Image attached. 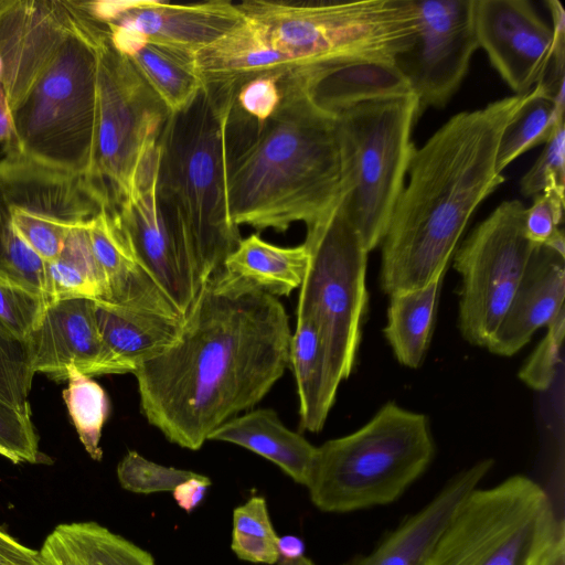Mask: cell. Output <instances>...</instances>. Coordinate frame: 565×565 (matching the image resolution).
Returning <instances> with one entry per match:
<instances>
[{
  "label": "cell",
  "mask_w": 565,
  "mask_h": 565,
  "mask_svg": "<svg viewBox=\"0 0 565 565\" xmlns=\"http://www.w3.org/2000/svg\"><path fill=\"white\" fill-rule=\"evenodd\" d=\"M415 96L371 100L334 116L341 206L367 252L382 243L415 151Z\"/></svg>",
  "instance_id": "cell-8"
},
{
  "label": "cell",
  "mask_w": 565,
  "mask_h": 565,
  "mask_svg": "<svg viewBox=\"0 0 565 565\" xmlns=\"http://www.w3.org/2000/svg\"><path fill=\"white\" fill-rule=\"evenodd\" d=\"M78 3L98 22L136 32L150 42L193 55L245 21L237 3L225 0L190 4L157 0Z\"/></svg>",
  "instance_id": "cell-15"
},
{
  "label": "cell",
  "mask_w": 565,
  "mask_h": 565,
  "mask_svg": "<svg viewBox=\"0 0 565 565\" xmlns=\"http://www.w3.org/2000/svg\"><path fill=\"white\" fill-rule=\"evenodd\" d=\"M87 226L94 254L106 277L107 303L182 322L183 316L138 259L118 210L103 207Z\"/></svg>",
  "instance_id": "cell-21"
},
{
  "label": "cell",
  "mask_w": 565,
  "mask_h": 565,
  "mask_svg": "<svg viewBox=\"0 0 565 565\" xmlns=\"http://www.w3.org/2000/svg\"><path fill=\"white\" fill-rule=\"evenodd\" d=\"M14 228L28 245L44 260H55L71 227L28 212L10 207Z\"/></svg>",
  "instance_id": "cell-44"
},
{
  "label": "cell",
  "mask_w": 565,
  "mask_h": 565,
  "mask_svg": "<svg viewBox=\"0 0 565 565\" xmlns=\"http://www.w3.org/2000/svg\"><path fill=\"white\" fill-rule=\"evenodd\" d=\"M49 301L43 295L0 285V321L22 340L26 341L39 326Z\"/></svg>",
  "instance_id": "cell-42"
},
{
  "label": "cell",
  "mask_w": 565,
  "mask_h": 565,
  "mask_svg": "<svg viewBox=\"0 0 565 565\" xmlns=\"http://www.w3.org/2000/svg\"><path fill=\"white\" fill-rule=\"evenodd\" d=\"M443 277L424 287L390 296L384 334L397 361L407 367L416 369L424 360Z\"/></svg>",
  "instance_id": "cell-31"
},
{
  "label": "cell",
  "mask_w": 565,
  "mask_h": 565,
  "mask_svg": "<svg viewBox=\"0 0 565 565\" xmlns=\"http://www.w3.org/2000/svg\"><path fill=\"white\" fill-rule=\"evenodd\" d=\"M0 158V195L9 207L68 226L88 223L103 207L86 175L32 159L12 145Z\"/></svg>",
  "instance_id": "cell-18"
},
{
  "label": "cell",
  "mask_w": 565,
  "mask_h": 565,
  "mask_svg": "<svg viewBox=\"0 0 565 565\" xmlns=\"http://www.w3.org/2000/svg\"><path fill=\"white\" fill-rule=\"evenodd\" d=\"M195 472L166 467L129 450L117 467L120 486L135 493H154L172 491L179 483Z\"/></svg>",
  "instance_id": "cell-37"
},
{
  "label": "cell",
  "mask_w": 565,
  "mask_h": 565,
  "mask_svg": "<svg viewBox=\"0 0 565 565\" xmlns=\"http://www.w3.org/2000/svg\"><path fill=\"white\" fill-rule=\"evenodd\" d=\"M0 565H38V551L0 529Z\"/></svg>",
  "instance_id": "cell-47"
},
{
  "label": "cell",
  "mask_w": 565,
  "mask_h": 565,
  "mask_svg": "<svg viewBox=\"0 0 565 565\" xmlns=\"http://www.w3.org/2000/svg\"><path fill=\"white\" fill-rule=\"evenodd\" d=\"M564 193L546 190L533 198L525 209L524 233L535 245L547 246L565 256V239L559 224L563 221Z\"/></svg>",
  "instance_id": "cell-38"
},
{
  "label": "cell",
  "mask_w": 565,
  "mask_h": 565,
  "mask_svg": "<svg viewBox=\"0 0 565 565\" xmlns=\"http://www.w3.org/2000/svg\"><path fill=\"white\" fill-rule=\"evenodd\" d=\"M38 565H156L150 553L96 522L63 523L38 551Z\"/></svg>",
  "instance_id": "cell-29"
},
{
  "label": "cell",
  "mask_w": 565,
  "mask_h": 565,
  "mask_svg": "<svg viewBox=\"0 0 565 565\" xmlns=\"http://www.w3.org/2000/svg\"><path fill=\"white\" fill-rule=\"evenodd\" d=\"M282 75H263L243 84L235 93L231 111L256 124L266 121L280 104Z\"/></svg>",
  "instance_id": "cell-43"
},
{
  "label": "cell",
  "mask_w": 565,
  "mask_h": 565,
  "mask_svg": "<svg viewBox=\"0 0 565 565\" xmlns=\"http://www.w3.org/2000/svg\"><path fill=\"white\" fill-rule=\"evenodd\" d=\"M0 456L13 463H45L31 414L21 413L0 401Z\"/></svg>",
  "instance_id": "cell-39"
},
{
  "label": "cell",
  "mask_w": 565,
  "mask_h": 565,
  "mask_svg": "<svg viewBox=\"0 0 565 565\" xmlns=\"http://www.w3.org/2000/svg\"><path fill=\"white\" fill-rule=\"evenodd\" d=\"M13 136L12 111L0 83V142L8 143Z\"/></svg>",
  "instance_id": "cell-48"
},
{
  "label": "cell",
  "mask_w": 565,
  "mask_h": 565,
  "mask_svg": "<svg viewBox=\"0 0 565 565\" xmlns=\"http://www.w3.org/2000/svg\"><path fill=\"white\" fill-rule=\"evenodd\" d=\"M73 3L76 30L12 110L13 136L6 145L45 164L87 175L96 129L98 45L108 28Z\"/></svg>",
  "instance_id": "cell-6"
},
{
  "label": "cell",
  "mask_w": 565,
  "mask_h": 565,
  "mask_svg": "<svg viewBox=\"0 0 565 565\" xmlns=\"http://www.w3.org/2000/svg\"><path fill=\"white\" fill-rule=\"evenodd\" d=\"M479 46L515 95L543 78L554 52V35L525 0H475Z\"/></svg>",
  "instance_id": "cell-17"
},
{
  "label": "cell",
  "mask_w": 565,
  "mask_h": 565,
  "mask_svg": "<svg viewBox=\"0 0 565 565\" xmlns=\"http://www.w3.org/2000/svg\"><path fill=\"white\" fill-rule=\"evenodd\" d=\"M289 365L299 397L300 427L310 433L322 430L334 403L339 384L316 323L297 317L291 334Z\"/></svg>",
  "instance_id": "cell-28"
},
{
  "label": "cell",
  "mask_w": 565,
  "mask_h": 565,
  "mask_svg": "<svg viewBox=\"0 0 565 565\" xmlns=\"http://www.w3.org/2000/svg\"><path fill=\"white\" fill-rule=\"evenodd\" d=\"M26 342L35 373L56 381L67 380L71 369L89 377L111 374L93 299L72 298L49 303Z\"/></svg>",
  "instance_id": "cell-19"
},
{
  "label": "cell",
  "mask_w": 565,
  "mask_h": 565,
  "mask_svg": "<svg viewBox=\"0 0 565 565\" xmlns=\"http://www.w3.org/2000/svg\"><path fill=\"white\" fill-rule=\"evenodd\" d=\"M308 263L309 252L305 243L280 247L252 234L241 238L223 267L278 298L301 286Z\"/></svg>",
  "instance_id": "cell-30"
},
{
  "label": "cell",
  "mask_w": 565,
  "mask_h": 565,
  "mask_svg": "<svg viewBox=\"0 0 565 565\" xmlns=\"http://www.w3.org/2000/svg\"><path fill=\"white\" fill-rule=\"evenodd\" d=\"M524 215L519 200L503 201L455 255L454 266L461 277L458 326L473 345L488 344L536 246L525 236Z\"/></svg>",
  "instance_id": "cell-12"
},
{
  "label": "cell",
  "mask_w": 565,
  "mask_h": 565,
  "mask_svg": "<svg viewBox=\"0 0 565 565\" xmlns=\"http://www.w3.org/2000/svg\"><path fill=\"white\" fill-rule=\"evenodd\" d=\"M234 96L202 86L170 115L158 142V205L201 288L242 238L226 201L225 124Z\"/></svg>",
  "instance_id": "cell-4"
},
{
  "label": "cell",
  "mask_w": 565,
  "mask_h": 565,
  "mask_svg": "<svg viewBox=\"0 0 565 565\" xmlns=\"http://www.w3.org/2000/svg\"><path fill=\"white\" fill-rule=\"evenodd\" d=\"M207 440L246 448L278 466L295 482L309 484L317 447L287 428L274 409L258 408L235 416L213 430Z\"/></svg>",
  "instance_id": "cell-25"
},
{
  "label": "cell",
  "mask_w": 565,
  "mask_h": 565,
  "mask_svg": "<svg viewBox=\"0 0 565 565\" xmlns=\"http://www.w3.org/2000/svg\"><path fill=\"white\" fill-rule=\"evenodd\" d=\"M290 339L279 299L222 267L204 284L177 342L134 371L143 416L169 441L200 449L282 376Z\"/></svg>",
  "instance_id": "cell-1"
},
{
  "label": "cell",
  "mask_w": 565,
  "mask_h": 565,
  "mask_svg": "<svg viewBox=\"0 0 565 565\" xmlns=\"http://www.w3.org/2000/svg\"><path fill=\"white\" fill-rule=\"evenodd\" d=\"M294 68L341 57H394L417 29L416 0H249L237 3Z\"/></svg>",
  "instance_id": "cell-7"
},
{
  "label": "cell",
  "mask_w": 565,
  "mask_h": 565,
  "mask_svg": "<svg viewBox=\"0 0 565 565\" xmlns=\"http://www.w3.org/2000/svg\"><path fill=\"white\" fill-rule=\"evenodd\" d=\"M530 95L459 113L415 149L382 241L380 284L386 295L444 276L471 215L504 182L495 169L500 140Z\"/></svg>",
  "instance_id": "cell-2"
},
{
  "label": "cell",
  "mask_w": 565,
  "mask_h": 565,
  "mask_svg": "<svg viewBox=\"0 0 565 565\" xmlns=\"http://www.w3.org/2000/svg\"><path fill=\"white\" fill-rule=\"evenodd\" d=\"M276 565H315V563L306 556H300L294 559L280 557Z\"/></svg>",
  "instance_id": "cell-51"
},
{
  "label": "cell",
  "mask_w": 565,
  "mask_h": 565,
  "mask_svg": "<svg viewBox=\"0 0 565 565\" xmlns=\"http://www.w3.org/2000/svg\"><path fill=\"white\" fill-rule=\"evenodd\" d=\"M194 65L202 86L232 93L258 76L286 74L294 70L289 60L276 51L247 19L198 51Z\"/></svg>",
  "instance_id": "cell-24"
},
{
  "label": "cell",
  "mask_w": 565,
  "mask_h": 565,
  "mask_svg": "<svg viewBox=\"0 0 565 565\" xmlns=\"http://www.w3.org/2000/svg\"><path fill=\"white\" fill-rule=\"evenodd\" d=\"M210 486L209 477L195 473L172 490L173 498L180 508L190 513L202 502Z\"/></svg>",
  "instance_id": "cell-46"
},
{
  "label": "cell",
  "mask_w": 565,
  "mask_h": 565,
  "mask_svg": "<svg viewBox=\"0 0 565 565\" xmlns=\"http://www.w3.org/2000/svg\"><path fill=\"white\" fill-rule=\"evenodd\" d=\"M494 461L482 459L460 471L418 512L406 518L369 554L343 565H423L459 503L478 487Z\"/></svg>",
  "instance_id": "cell-23"
},
{
  "label": "cell",
  "mask_w": 565,
  "mask_h": 565,
  "mask_svg": "<svg viewBox=\"0 0 565 565\" xmlns=\"http://www.w3.org/2000/svg\"><path fill=\"white\" fill-rule=\"evenodd\" d=\"M266 121L227 118L226 201L231 222L286 232L323 222L341 200L335 119L318 109L289 72Z\"/></svg>",
  "instance_id": "cell-3"
},
{
  "label": "cell",
  "mask_w": 565,
  "mask_h": 565,
  "mask_svg": "<svg viewBox=\"0 0 565 565\" xmlns=\"http://www.w3.org/2000/svg\"><path fill=\"white\" fill-rule=\"evenodd\" d=\"M158 171L157 146L139 171L132 196L117 210L138 259L185 318L202 288L189 256L159 209Z\"/></svg>",
  "instance_id": "cell-16"
},
{
  "label": "cell",
  "mask_w": 565,
  "mask_h": 565,
  "mask_svg": "<svg viewBox=\"0 0 565 565\" xmlns=\"http://www.w3.org/2000/svg\"><path fill=\"white\" fill-rule=\"evenodd\" d=\"M96 320L111 374L134 373L141 363L164 352L177 342L183 323L102 301H96Z\"/></svg>",
  "instance_id": "cell-27"
},
{
  "label": "cell",
  "mask_w": 565,
  "mask_h": 565,
  "mask_svg": "<svg viewBox=\"0 0 565 565\" xmlns=\"http://www.w3.org/2000/svg\"><path fill=\"white\" fill-rule=\"evenodd\" d=\"M434 455L427 416L388 402L358 430L317 447L307 487L311 502L333 513L393 503Z\"/></svg>",
  "instance_id": "cell-5"
},
{
  "label": "cell",
  "mask_w": 565,
  "mask_h": 565,
  "mask_svg": "<svg viewBox=\"0 0 565 565\" xmlns=\"http://www.w3.org/2000/svg\"><path fill=\"white\" fill-rule=\"evenodd\" d=\"M107 25V24H106ZM113 46L128 57L171 114L185 108L202 88L194 55L107 25Z\"/></svg>",
  "instance_id": "cell-26"
},
{
  "label": "cell",
  "mask_w": 565,
  "mask_h": 565,
  "mask_svg": "<svg viewBox=\"0 0 565 565\" xmlns=\"http://www.w3.org/2000/svg\"><path fill=\"white\" fill-rule=\"evenodd\" d=\"M564 297L565 256L536 245L508 310L486 348L501 356L515 354L537 329L547 327L565 309Z\"/></svg>",
  "instance_id": "cell-22"
},
{
  "label": "cell",
  "mask_w": 565,
  "mask_h": 565,
  "mask_svg": "<svg viewBox=\"0 0 565 565\" xmlns=\"http://www.w3.org/2000/svg\"><path fill=\"white\" fill-rule=\"evenodd\" d=\"M561 122H564V109L558 108L543 87L536 84L530 98L502 134L495 161L497 172L502 174L519 156L545 143Z\"/></svg>",
  "instance_id": "cell-32"
},
{
  "label": "cell",
  "mask_w": 565,
  "mask_h": 565,
  "mask_svg": "<svg viewBox=\"0 0 565 565\" xmlns=\"http://www.w3.org/2000/svg\"><path fill=\"white\" fill-rule=\"evenodd\" d=\"M87 224L71 227L57 258L82 273L98 291L100 301L108 302L106 277L94 254Z\"/></svg>",
  "instance_id": "cell-45"
},
{
  "label": "cell",
  "mask_w": 565,
  "mask_h": 565,
  "mask_svg": "<svg viewBox=\"0 0 565 565\" xmlns=\"http://www.w3.org/2000/svg\"><path fill=\"white\" fill-rule=\"evenodd\" d=\"M565 189V130L561 122L554 130L545 147L521 180V192L524 196L554 190L564 193Z\"/></svg>",
  "instance_id": "cell-41"
},
{
  "label": "cell",
  "mask_w": 565,
  "mask_h": 565,
  "mask_svg": "<svg viewBox=\"0 0 565 565\" xmlns=\"http://www.w3.org/2000/svg\"><path fill=\"white\" fill-rule=\"evenodd\" d=\"M277 541L264 497L254 495L234 509L231 547L238 558L274 565L280 558Z\"/></svg>",
  "instance_id": "cell-34"
},
{
  "label": "cell",
  "mask_w": 565,
  "mask_h": 565,
  "mask_svg": "<svg viewBox=\"0 0 565 565\" xmlns=\"http://www.w3.org/2000/svg\"><path fill=\"white\" fill-rule=\"evenodd\" d=\"M68 385L63 398L81 443L94 460H100L102 429L109 413V402L104 388L92 377L71 369Z\"/></svg>",
  "instance_id": "cell-33"
},
{
  "label": "cell",
  "mask_w": 565,
  "mask_h": 565,
  "mask_svg": "<svg viewBox=\"0 0 565 565\" xmlns=\"http://www.w3.org/2000/svg\"><path fill=\"white\" fill-rule=\"evenodd\" d=\"M34 375L28 342L0 321V401L31 414L29 395Z\"/></svg>",
  "instance_id": "cell-36"
},
{
  "label": "cell",
  "mask_w": 565,
  "mask_h": 565,
  "mask_svg": "<svg viewBox=\"0 0 565 565\" xmlns=\"http://www.w3.org/2000/svg\"><path fill=\"white\" fill-rule=\"evenodd\" d=\"M76 26L73 0H0V83L11 111Z\"/></svg>",
  "instance_id": "cell-14"
},
{
  "label": "cell",
  "mask_w": 565,
  "mask_h": 565,
  "mask_svg": "<svg viewBox=\"0 0 565 565\" xmlns=\"http://www.w3.org/2000/svg\"><path fill=\"white\" fill-rule=\"evenodd\" d=\"M0 285L15 286L45 298V262L13 226L10 207L0 195Z\"/></svg>",
  "instance_id": "cell-35"
},
{
  "label": "cell",
  "mask_w": 565,
  "mask_h": 565,
  "mask_svg": "<svg viewBox=\"0 0 565 565\" xmlns=\"http://www.w3.org/2000/svg\"><path fill=\"white\" fill-rule=\"evenodd\" d=\"M565 334V309L547 326V332L519 372L520 380L535 391L553 384Z\"/></svg>",
  "instance_id": "cell-40"
},
{
  "label": "cell",
  "mask_w": 565,
  "mask_h": 565,
  "mask_svg": "<svg viewBox=\"0 0 565 565\" xmlns=\"http://www.w3.org/2000/svg\"><path fill=\"white\" fill-rule=\"evenodd\" d=\"M290 73L308 99L333 117L361 103L414 96L392 57L333 58Z\"/></svg>",
  "instance_id": "cell-20"
},
{
  "label": "cell",
  "mask_w": 565,
  "mask_h": 565,
  "mask_svg": "<svg viewBox=\"0 0 565 565\" xmlns=\"http://www.w3.org/2000/svg\"><path fill=\"white\" fill-rule=\"evenodd\" d=\"M309 263L301 282L297 317L317 326L338 380L349 377L361 338L366 307L367 250L341 203L307 231Z\"/></svg>",
  "instance_id": "cell-11"
},
{
  "label": "cell",
  "mask_w": 565,
  "mask_h": 565,
  "mask_svg": "<svg viewBox=\"0 0 565 565\" xmlns=\"http://www.w3.org/2000/svg\"><path fill=\"white\" fill-rule=\"evenodd\" d=\"M170 115L130 60L113 46L107 31L98 45L95 141L86 175L104 207L119 209L132 196Z\"/></svg>",
  "instance_id": "cell-10"
},
{
  "label": "cell",
  "mask_w": 565,
  "mask_h": 565,
  "mask_svg": "<svg viewBox=\"0 0 565 565\" xmlns=\"http://www.w3.org/2000/svg\"><path fill=\"white\" fill-rule=\"evenodd\" d=\"M1 71H2V65H1V61H0V82H1Z\"/></svg>",
  "instance_id": "cell-52"
},
{
  "label": "cell",
  "mask_w": 565,
  "mask_h": 565,
  "mask_svg": "<svg viewBox=\"0 0 565 565\" xmlns=\"http://www.w3.org/2000/svg\"><path fill=\"white\" fill-rule=\"evenodd\" d=\"M539 565H565V527Z\"/></svg>",
  "instance_id": "cell-50"
},
{
  "label": "cell",
  "mask_w": 565,
  "mask_h": 565,
  "mask_svg": "<svg viewBox=\"0 0 565 565\" xmlns=\"http://www.w3.org/2000/svg\"><path fill=\"white\" fill-rule=\"evenodd\" d=\"M278 552L280 557L294 559L303 556L305 543L295 535H284L278 537L277 541Z\"/></svg>",
  "instance_id": "cell-49"
},
{
  "label": "cell",
  "mask_w": 565,
  "mask_h": 565,
  "mask_svg": "<svg viewBox=\"0 0 565 565\" xmlns=\"http://www.w3.org/2000/svg\"><path fill=\"white\" fill-rule=\"evenodd\" d=\"M417 29L411 43L393 61L418 102L444 107L466 76L479 47L475 0L416 1Z\"/></svg>",
  "instance_id": "cell-13"
},
{
  "label": "cell",
  "mask_w": 565,
  "mask_h": 565,
  "mask_svg": "<svg viewBox=\"0 0 565 565\" xmlns=\"http://www.w3.org/2000/svg\"><path fill=\"white\" fill-rule=\"evenodd\" d=\"M563 527L548 493L511 476L459 503L423 565H539Z\"/></svg>",
  "instance_id": "cell-9"
}]
</instances>
